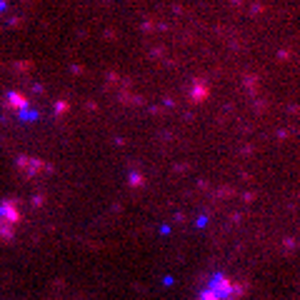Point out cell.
<instances>
[{
    "instance_id": "2",
    "label": "cell",
    "mask_w": 300,
    "mask_h": 300,
    "mask_svg": "<svg viewBox=\"0 0 300 300\" xmlns=\"http://www.w3.org/2000/svg\"><path fill=\"white\" fill-rule=\"evenodd\" d=\"M8 103H10V105H15V108H23V105H28V100H25L20 93H10V95H8Z\"/></svg>"
},
{
    "instance_id": "1",
    "label": "cell",
    "mask_w": 300,
    "mask_h": 300,
    "mask_svg": "<svg viewBox=\"0 0 300 300\" xmlns=\"http://www.w3.org/2000/svg\"><path fill=\"white\" fill-rule=\"evenodd\" d=\"M23 220V210L15 200L0 203V240H10L15 235V228Z\"/></svg>"
}]
</instances>
